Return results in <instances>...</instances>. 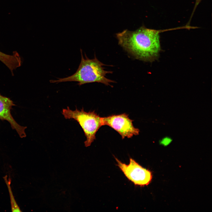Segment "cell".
<instances>
[{
	"instance_id": "cell-1",
	"label": "cell",
	"mask_w": 212,
	"mask_h": 212,
	"mask_svg": "<svg viewBox=\"0 0 212 212\" xmlns=\"http://www.w3.org/2000/svg\"><path fill=\"white\" fill-rule=\"evenodd\" d=\"M159 33L143 26L134 31L124 30L116 36L119 44L135 58L152 62L158 58L161 49Z\"/></svg>"
},
{
	"instance_id": "cell-5",
	"label": "cell",
	"mask_w": 212,
	"mask_h": 212,
	"mask_svg": "<svg viewBox=\"0 0 212 212\" xmlns=\"http://www.w3.org/2000/svg\"><path fill=\"white\" fill-rule=\"evenodd\" d=\"M102 126L112 128L119 133L122 139L130 138L139 134V130L134 126L133 120L125 113L102 117Z\"/></svg>"
},
{
	"instance_id": "cell-6",
	"label": "cell",
	"mask_w": 212,
	"mask_h": 212,
	"mask_svg": "<svg viewBox=\"0 0 212 212\" xmlns=\"http://www.w3.org/2000/svg\"><path fill=\"white\" fill-rule=\"evenodd\" d=\"M15 105L9 98L0 94V119L6 120L10 124L11 127L16 130L21 138L26 137L25 129L26 127L20 125L15 121L11 113V110Z\"/></svg>"
},
{
	"instance_id": "cell-2",
	"label": "cell",
	"mask_w": 212,
	"mask_h": 212,
	"mask_svg": "<svg viewBox=\"0 0 212 212\" xmlns=\"http://www.w3.org/2000/svg\"><path fill=\"white\" fill-rule=\"evenodd\" d=\"M81 59L79 67L73 74L57 80H51V83H55L66 82H77L79 86L92 82L100 83L106 85H110V83L115 81L108 79L106 74L112 73L111 71L105 70L103 66L106 65L100 62L95 55L93 59L88 58L85 54L84 58L82 51L80 49Z\"/></svg>"
},
{
	"instance_id": "cell-3",
	"label": "cell",
	"mask_w": 212,
	"mask_h": 212,
	"mask_svg": "<svg viewBox=\"0 0 212 212\" xmlns=\"http://www.w3.org/2000/svg\"><path fill=\"white\" fill-rule=\"evenodd\" d=\"M62 114L65 119H73L78 123L86 137L85 146H90L95 139L97 131L102 126V117L95 111L87 112L83 108L80 110L76 108L73 110L67 107L63 109Z\"/></svg>"
},
{
	"instance_id": "cell-4",
	"label": "cell",
	"mask_w": 212,
	"mask_h": 212,
	"mask_svg": "<svg viewBox=\"0 0 212 212\" xmlns=\"http://www.w3.org/2000/svg\"><path fill=\"white\" fill-rule=\"evenodd\" d=\"M117 165L125 176L135 186L143 187L148 185L151 182L153 175L151 172L140 165L130 158L129 163H123L115 157Z\"/></svg>"
},
{
	"instance_id": "cell-8",
	"label": "cell",
	"mask_w": 212,
	"mask_h": 212,
	"mask_svg": "<svg viewBox=\"0 0 212 212\" xmlns=\"http://www.w3.org/2000/svg\"><path fill=\"white\" fill-rule=\"evenodd\" d=\"M170 139L169 138H164L162 140V142L164 144H165L166 143L168 144V143H170Z\"/></svg>"
},
{
	"instance_id": "cell-7",
	"label": "cell",
	"mask_w": 212,
	"mask_h": 212,
	"mask_svg": "<svg viewBox=\"0 0 212 212\" xmlns=\"http://www.w3.org/2000/svg\"><path fill=\"white\" fill-rule=\"evenodd\" d=\"M7 175H6L3 177L5 182L6 184L9 192L10 199L11 204V211L12 212H21L20 209L17 204L14 197L13 194L11 189L10 186L11 180L9 179L8 180L7 179Z\"/></svg>"
},
{
	"instance_id": "cell-9",
	"label": "cell",
	"mask_w": 212,
	"mask_h": 212,
	"mask_svg": "<svg viewBox=\"0 0 212 212\" xmlns=\"http://www.w3.org/2000/svg\"><path fill=\"white\" fill-rule=\"evenodd\" d=\"M197 0L198 1H199L200 0Z\"/></svg>"
}]
</instances>
